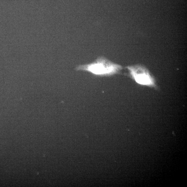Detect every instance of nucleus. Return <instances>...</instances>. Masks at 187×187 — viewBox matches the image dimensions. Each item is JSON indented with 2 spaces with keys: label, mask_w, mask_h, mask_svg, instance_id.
Returning a JSON list of instances; mask_svg holds the SVG:
<instances>
[{
  "label": "nucleus",
  "mask_w": 187,
  "mask_h": 187,
  "mask_svg": "<svg viewBox=\"0 0 187 187\" xmlns=\"http://www.w3.org/2000/svg\"><path fill=\"white\" fill-rule=\"evenodd\" d=\"M122 69L121 65L103 57L98 58L92 63L80 65L76 68V70L86 71L100 76H111L119 73Z\"/></svg>",
  "instance_id": "obj_1"
},
{
  "label": "nucleus",
  "mask_w": 187,
  "mask_h": 187,
  "mask_svg": "<svg viewBox=\"0 0 187 187\" xmlns=\"http://www.w3.org/2000/svg\"><path fill=\"white\" fill-rule=\"evenodd\" d=\"M126 68L129 70L131 77L137 83L149 87L157 88L154 77L146 67L138 64L129 66Z\"/></svg>",
  "instance_id": "obj_2"
}]
</instances>
